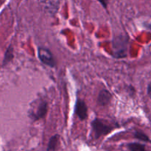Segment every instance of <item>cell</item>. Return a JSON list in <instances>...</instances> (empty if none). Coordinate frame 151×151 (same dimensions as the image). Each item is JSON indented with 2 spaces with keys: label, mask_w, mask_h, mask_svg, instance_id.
Returning <instances> with one entry per match:
<instances>
[{
  "label": "cell",
  "mask_w": 151,
  "mask_h": 151,
  "mask_svg": "<svg viewBox=\"0 0 151 151\" xmlns=\"http://www.w3.org/2000/svg\"><path fill=\"white\" fill-rule=\"evenodd\" d=\"M48 110V104L44 100H38L33 102L29 110V116L33 121L38 120L44 117Z\"/></svg>",
  "instance_id": "cell-1"
},
{
  "label": "cell",
  "mask_w": 151,
  "mask_h": 151,
  "mask_svg": "<svg viewBox=\"0 0 151 151\" xmlns=\"http://www.w3.org/2000/svg\"><path fill=\"white\" fill-rule=\"evenodd\" d=\"M91 128L94 137L96 139L101 136L106 135L114 129V127L109 122L100 119H95L91 122Z\"/></svg>",
  "instance_id": "cell-2"
},
{
  "label": "cell",
  "mask_w": 151,
  "mask_h": 151,
  "mask_svg": "<svg viewBox=\"0 0 151 151\" xmlns=\"http://www.w3.org/2000/svg\"><path fill=\"white\" fill-rule=\"evenodd\" d=\"M128 41L123 36L116 37L113 40V54L117 58L125 57L127 55Z\"/></svg>",
  "instance_id": "cell-3"
},
{
  "label": "cell",
  "mask_w": 151,
  "mask_h": 151,
  "mask_svg": "<svg viewBox=\"0 0 151 151\" xmlns=\"http://www.w3.org/2000/svg\"><path fill=\"white\" fill-rule=\"evenodd\" d=\"M38 55L39 60L47 66L50 67H55L56 66V61L52 53L50 50L44 47H38Z\"/></svg>",
  "instance_id": "cell-4"
},
{
  "label": "cell",
  "mask_w": 151,
  "mask_h": 151,
  "mask_svg": "<svg viewBox=\"0 0 151 151\" xmlns=\"http://www.w3.org/2000/svg\"><path fill=\"white\" fill-rule=\"evenodd\" d=\"M75 114L81 120H85L88 116V108L83 100L78 99L75 104Z\"/></svg>",
  "instance_id": "cell-5"
},
{
  "label": "cell",
  "mask_w": 151,
  "mask_h": 151,
  "mask_svg": "<svg viewBox=\"0 0 151 151\" xmlns=\"http://www.w3.org/2000/svg\"><path fill=\"white\" fill-rule=\"evenodd\" d=\"M111 99V95L107 90H102L98 95V103L100 106H106L109 104Z\"/></svg>",
  "instance_id": "cell-6"
},
{
  "label": "cell",
  "mask_w": 151,
  "mask_h": 151,
  "mask_svg": "<svg viewBox=\"0 0 151 151\" xmlns=\"http://www.w3.org/2000/svg\"><path fill=\"white\" fill-rule=\"evenodd\" d=\"M59 138H60V137L58 134H55V136L52 137L48 145V150H54L57 147L58 143L59 142Z\"/></svg>",
  "instance_id": "cell-7"
},
{
  "label": "cell",
  "mask_w": 151,
  "mask_h": 151,
  "mask_svg": "<svg viewBox=\"0 0 151 151\" xmlns=\"http://www.w3.org/2000/svg\"><path fill=\"white\" fill-rule=\"evenodd\" d=\"M13 58V49L11 46L8 47L7 50H6L5 55H4V65H6L7 63L11 61Z\"/></svg>",
  "instance_id": "cell-8"
},
{
  "label": "cell",
  "mask_w": 151,
  "mask_h": 151,
  "mask_svg": "<svg viewBox=\"0 0 151 151\" xmlns=\"http://www.w3.org/2000/svg\"><path fill=\"white\" fill-rule=\"evenodd\" d=\"M128 147L131 151H145V147L142 145L137 143H133L128 145Z\"/></svg>",
  "instance_id": "cell-9"
},
{
  "label": "cell",
  "mask_w": 151,
  "mask_h": 151,
  "mask_svg": "<svg viewBox=\"0 0 151 151\" xmlns=\"http://www.w3.org/2000/svg\"><path fill=\"white\" fill-rule=\"evenodd\" d=\"M99 1H100V3H101L102 4H103V6H104L105 7H106V6H107V3H108V0H98Z\"/></svg>",
  "instance_id": "cell-10"
},
{
  "label": "cell",
  "mask_w": 151,
  "mask_h": 151,
  "mask_svg": "<svg viewBox=\"0 0 151 151\" xmlns=\"http://www.w3.org/2000/svg\"><path fill=\"white\" fill-rule=\"evenodd\" d=\"M147 93H148V95L150 96V97L151 98V83H150V85L148 86V88H147Z\"/></svg>",
  "instance_id": "cell-11"
}]
</instances>
